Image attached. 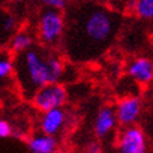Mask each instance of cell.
Masks as SVG:
<instances>
[{
  "label": "cell",
  "mask_w": 153,
  "mask_h": 153,
  "mask_svg": "<svg viewBox=\"0 0 153 153\" xmlns=\"http://www.w3.org/2000/svg\"><path fill=\"white\" fill-rule=\"evenodd\" d=\"M14 65L21 87L31 98L41 87L58 83L65 72V65L59 56L47 55L33 48L19 53Z\"/></svg>",
  "instance_id": "cell-1"
},
{
  "label": "cell",
  "mask_w": 153,
  "mask_h": 153,
  "mask_svg": "<svg viewBox=\"0 0 153 153\" xmlns=\"http://www.w3.org/2000/svg\"><path fill=\"white\" fill-rule=\"evenodd\" d=\"M117 31V19L102 9H93L82 19L72 39V47H77L83 39V47L87 52H94L111 41Z\"/></svg>",
  "instance_id": "cell-2"
},
{
  "label": "cell",
  "mask_w": 153,
  "mask_h": 153,
  "mask_svg": "<svg viewBox=\"0 0 153 153\" xmlns=\"http://www.w3.org/2000/svg\"><path fill=\"white\" fill-rule=\"evenodd\" d=\"M65 31V19L60 10L48 9L38 19V37L45 45H55Z\"/></svg>",
  "instance_id": "cell-3"
},
{
  "label": "cell",
  "mask_w": 153,
  "mask_h": 153,
  "mask_svg": "<svg viewBox=\"0 0 153 153\" xmlns=\"http://www.w3.org/2000/svg\"><path fill=\"white\" fill-rule=\"evenodd\" d=\"M68 93L66 88L59 83H49L35 91L33 96V104L39 111L45 112L53 108H60L65 104Z\"/></svg>",
  "instance_id": "cell-4"
},
{
  "label": "cell",
  "mask_w": 153,
  "mask_h": 153,
  "mask_svg": "<svg viewBox=\"0 0 153 153\" xmlns=\"http://www.w3.org/2000/svg\"><path fill=\"white\" fill-rule=\"evenodd\" d=\"M120 153H146V139L143 132L136 126H126L118 142Z\"/></svg>",
  "instance_id": "cell-5"
},
{
  "label": "cell",
  "mask_w": 153,
  "mask_h": 153,
  "mask_svg": "<svg viewBox=\"0 0 153 153\" xmlns=\"http://www.w3.org/2000/svg\"><path fill=\"white\" fill-rule=\"evenodd\" d=\"M128 74L139 84H149L153 82V62L148 58H136L128 65Z\"/></svg>",
  "instance_id": "cell-6"
},
{
  "label": "cell",
  "mask_w": 153,
  "mask_h": 153,
  "mask_svg": "<svg viewBox=\"0 0 153 153\" xmlns=\"http://www.w3.org/2000/svg\"><path fill=\"white\" fill-rule=\"evenodd\" d=\"M140 112V100L136 97H126L117 105V120L121 125L131 126Z\"/></svg>",
  "instance_id": "cell-7"
},
{
  "label": "cell",
  "mask_w": 153,
  "mask_h": 153,
  "mask_svg": "<svg viewBox=\"0 0 153 153\" xmlns=\"http://www.w3.org/2000/svg\"><path fill=\"white\" fill-rule=\"evenodd\" d=\"M65 122H66V112L62 110V107L60 108H53V110L45 111L42 114L41 121H39V128H41L42 134L55 136L63 128Z\"/></svg>",
  "instance_id": "cell-8"
},
{
  "label": "cell",
  "mask_w": 153,
  "mask_h": 153,
  "mask_svg": "<svg viewBox=\"0 0 153 153\" xmlns=\"http://www.w3.org/2000/svg\"><path fill=\"white\" fill-rule=\"evenodd\" d=\"M117 122V112H114L112 108L110 107H102L98 111L94 122V134L98 138H104L112 131Z\"/></svg>",
  "instance_id": "cell-9"
},
{
  "label": "cell",
  "mask_w": 153,
  "mask_h": 153,
  "mask_svg": "<svg viewBox=\"0 0 153 153\" xmlns=\"http://www.w3.org/2000/svg\"><path fill=\"white\" fill-rule=\"evenodd\" d=\"M28 149L33 153H53L56 150V140L52 135H34L28 140Z\"/></svg>",
  "instance_id": "cell-10"
},
{
  "label": "cell",
  "mask_w": 153,
  "mask_h": 153,
  "mask_svg": "<svg viewBox=\"0 0 153 153\" xmlns=\"http://www.w3.org/2000/svg\"><path fill=\"white\" fill-rule=\"evenodd\" d=\"M10 51L13 53H21V52L28 51L30 48L33 47V37L31 34L27 31H19L11 35L10 39Z\"/></svg>",
  "instance_id": "cell-11"
},
{
  "label": "cell",
  "mask_w": 153,
  "mask_h": 153,
  "mask_svg": "<svg viewBox=\"0 0 153 153\" xmlns=\"http://www.w3.org/2000/svg\"><path fill=\"white\" fill-rule=\"evenodd\" d=\"M135 13L139 16L140 19L153 20V0H138Z\"/></svg>",
  "instance_id": "cell-12"
},
{
  "label": "cell",
  "mask_w": 153,
  "mask_h": 153,
  "mask_svg": "<svg viewBox=\"0 0 153 153\" xmlns=\"http://www.w3.org/2000/svg\"><path fill=\"white\" fill-rule=\"evenodd\" d=\"M14 72V62L9 55H3L0 59V77L7 79Z\"/></svg>",
  "instance_id": "cell-13"
},
{
  "label": "cell",
  "mask_w": 153,
  "mask_h": 153,
  "mask_svg": "<svg viewBox=\"0 0 153 153\" xmlns=\"http://www.w3.org/2000/svg\"><path fill=\"white\" fill-rule=\"evenodd\" d=\"M16 19H14V16L9 13H4L1 16V33L3 35H10V34H13V31L16 30Z\"/></svg>",
  "instance_id": "cell-14"
},
{
  "label": "cell",
  "mask_w": 153,
  "mask_h": 153,
  "mask_svg": "<svg viewBox=\"0 0 153 153\" xmlns=\"http://www.w3.org/2000/svg\"><path fill=\"white\" fill-rule=\"evenodd\" d=\"M48 9H55V10H63L68 4V0H41Z\"/></svg>",
  "instance_id": "cell-15"
},
{
  "label": "cell",
  "mask_w": 153,
  "mask_h": 153,
  "mask_svg": "<svg viewBox=\"0 0 153 153\" xmlns=\"http://www.w3.org/2000/svg\"><path fill=\"white\" fill-rule=\"evenodd\" d=\"M11 134H13V128L9 124V121L0 120V136L1 138H7Z\"/></svg>",
  "instance_id": "cell-16"
},
{
  "label": "cell",
  "mask_w": 153,
  "mask_h": 153,
  "mask_svg": "<svg viewBox=\"0 0 153 153\" xmlns=\"http://www.w3.org/2000/svg\"><path fill=\"white\" fill-rule=\"evenodd\" d=\"M87 153H101V150H100V148H98L97 145H93V146H90Z\"/></svg>",
  "instance_id": "cell-17"
},
{
  "label": "cell",
  "mask_w": 153,
  "mask_h": 153,
  "mask_svg": "<svg viewBox=\"0 0 153 153\" xmlns=\"http://www.w3.org/2000/svg\"><path fill=\"white\" fill-rule=\"evenodd\" d=\"M13 3H16V4H20V3H23L24 0H11Z\"/></svg>",
  "instance_id": "cell-18"
}]
</instances>
